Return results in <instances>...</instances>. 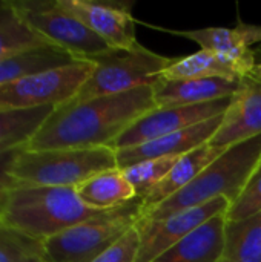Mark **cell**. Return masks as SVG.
Returning <instances> with one entry per match:
<instances>
[{
    "label": "cell",
    "instance_id": "cell-2",
    "mask_svg": "<svg viewBox=\"0 0 261 262\" xmlns=\"http://www.w3.org/2000/svg\"><path fill=\"white\" fill-rule=\"evenodd\" d=\"M134 200L122 207L100 210L86 206L74 187L11 186L0 209V224L29 238L45 241L86 221L117 216L138 206Z\"/></svg>",
    "mask_w": 261,
    "mask_h": 262
},
{
    "label": "cell",
    "instance_id": "cell-27",
    "mask_svg": "<svg viewBox=\"0 0 261 262\" xmlns=\"http://www.w3.org/2000/svg\"><path fill=\"white\" fill-rule=\"evenodd\" d=\"M138 247L140 235L137 227L134 226L94 262H135Z\"/></svg>",
    "mask_w": 261,
    "mask_h": 262
},
{
    "label": "cell",
    "instance_id": "cell-20",
    "mask_svg": "<svg viewBox=\"0 0 261 262\" xmlns=\"http://www.w3.org/2000/svg\"><path fill=\"white\" fill-rule=\"evenodd\" d=\"M74 61H78V58L57 46H40L17 52L0 60V84H6L48 69L71 64Z\"/></svg>",
    "mask_w": 261,
    "mask_h": 262
},
{
    "label": "cell",
    "instance_id": "cell-17",
    "mask_svg": "<svg viewBox=\"0 0 261 262\" xmlns=\"http://www.w3.org/2000/svg\"><path fill=\"white\" fill-rule=\"evenodd\" d=\"M226 213H218L152 262H218L225 247Z\"/></svg>",
    "mask_w": 261,
    "mask_h": 262
},
{
    "label": "cell",
    "instance_id": "cell-9",
    "mask_svg": "<svg viewBox=\"0 0 261 262\" xmlns=\"http://www.w3.org/2000/svg\"><path fill=\"white\" fill-rule=\"evenodd\" d=\"M229 207L231 203L226 198H217L206 204L174 213L160 221H146L138 218L135 227L140 235V247L135 262H152L157 259L162 253L183 241L205 223L218 213L228 212Z\"/></svg>",
    "mask_w": 261,
    "mask_h": 262
},
{
    "label": "cell",
    "instance_id": "cell-28",
    "mask_svg": "<svg viewBox=\"0 0 261 262\" xmlns=\"http://www.w3.org/2000/svg\"><path fill=\"white\" fill-rule=\"evenodd\" d=\"M18 150L20 149L0 152V209H2V204H3V200H5V195H6L8 189L12 186L11 167H12V163H14Z\"/></svg>",
    "mask_w": 261,
    "mask_h": 262
},
{
    "label": "cell",
    "instance_id": "cell-12",
    "mask_svg": "<svg viewBox=\"0 0 261 262\" xmlns=\"http://www.w3.org/2000/svg\"><path fill=\"white\" fill-rule=\"evenodd\" d=\"M258 135H261V83L248 75L231 97V104L209 144L228 149Z\"/></svg>",
    "mask_w": 261,
    "mask_h": 262
},
{
    "label": "cell",
    "instance_id": "cell-14",
    "mask_svg": "<svg viewBox=\"0 0 261 262\" xmlns=\"http://www.w3.org/2000/svg\"><path fill=\"white\" fill-rule=\"evenodd\" d=\"M242 80L226 78H194V80H162L154 86L157 107H177L209 103L231 98L240 88Z\"/></svg>",
    "mask_w": 261,
    "mask_h": 262
},
{
    "label": "cell",
    "instance_id": "cell-24",
    "mask_svg": "<svg viewBox=\"0 0 261 262\" xmlns=\"http://www.w3.org/2000/svg\"><path fill=\"white\" fill-rule=\"evenodd\" d=\"M180 157H166V158H154L137 163L131 167L120 169L128 181L132 184L135 195L138 200H145L158 183H162L166 175L171 172L174 164Z\"/></svg>",
    "mask_w": 261,
    "mask_h": 262
},
{
    "label": "cell",
    "instance_id": "cell-19",
    "mask_svg": "<svg viewBox=\"0 0 261 262\" xmlns=\"http://www.w3.org/2000/svg\"><path fill=\"white\" fill-rule=\"evenodd\" d=\"M75 192L86 206L100 210L122 207L137 200L132 184L118 167L91 177L77 186Z\"/></svg>",
    "mask_w": 261,
    "mask_h": 262
},
{
    "label": "cell",
    "instance_id": "cell-3",
    "mask_svg": "<svg viewBox=\"0 0 261 262\" xmlns=\"http://www.w3.org/2000/svg\"><path fill=\"white\" fill-rule=\"evenodd\" d=\"M261 158V135L228 147L189 186L162 204L143 212L142 220L160 221L182 210L226 198L231 204L240 196Z\"/></svg>",
    "mask_w": 261,
    "mask_h": 262
},
{
    "label": "cell",
    "instance_id": "cell-22",
    "mask_svg": "<svg viewBox=\"0 0 261 262\" xmlns=\"http://www.w3.org/2000/svg\"><path fill=\"white\" fill-rule=\"evenodd\" d=\"M55 106L0 112V152L23 149L45 124Z\"/></svg>",
    "mask_w": 261,
    "mask_h": 262
},
{
    "label": "cell",
    "instance_id": "cell-16",
    "mask_svg": "<svg viewBox=\"0 0 261 262\" xmlns=\"http://www.w3.org/2000/svg\"><path fill=\"white\" fill-rule=\"evenodd\" d=\"M226 149L211 146L209 143L182 155L166 178L157 184V187L143 200L142 203V213L162 204L163 201L169 200L172 195L183 190L189 186L211 163H214ZM140 213V215H142Z\"/></svg>",
    "mask_w": 261,
    "mask_h": 262
},
{
    "label": "cell",
    "instance_id": "cell-26",
    "mask_svg": "<svg viewBox=\"0 0 261 262\" xmlns=\"http://www.w3.org/2000/svg\"><path fill=\"white\" fill-rule=\"evenodd\" d=\"M261 212V158L240 196L231 204L226 220L242 221Z\"/></svg>",
    "mask_w": 261,
    "mask_h": 262
},
{
    "label": "cell",
    "instance_id": "cell-7",
    "mask_svg": "<svg viewBox=\"0 0 261 262\" xmlns=\"http://www.w3.org/2000/svg\"><path fill=\"white\" fill-rule=\"evenodd\" d=\"M14 5L32 31L78 60H91L112 49L78 18L58 8L55 0H17Z\"/></svg>",
    "mask_w": 261,
    "mask_h": 262
},
{
    "label": "cell",
    "instance_id": "cell-1",
    "mask_svg": "<svg viewBox=\"0 0 261 262\" xmlns=\"http://www.w3.org/2000/svg\"><path fill=\"white\" fill-rule=\"evenodd\" d=\"M155 107L154 86L57 106L25 149H112L125 130Z\"/></svg>",
    "mask_w": 261,
    "mask_h": 262
},
{
    "label": "cell",
    "instance_id": "cell-18",
    "mask_svg": "<svg viewBox=\"0 0 261 262\" xmlns=\"http://www.w3.org/2000/svg\"><path fill=\"white\" fill-rule=\"evenodd\" d=\"M248 77L234 61L212 51L200 49L188 57L175 58L160 75L162 80H194V78H226L243 80Z\"/></svg>",
    "mask_w": 261,
    "mask_h": 262
},
{
    "label": "cell",
    "instance_id": "cell-29",
    "mask_svg": "<svg viewBox=\"0 0 261 262\" xmlns=\"http://www.w3.org/2000/svg\"><path fill=\"white\" fill-rule=\"evenodd\" d=\"M255 55H257V54H255ZM251 77L255 78L257 81H260L261 83V60L260 61L257 60V63H255V66H254V69H252V72H251Z\"/></svg>",
    "mask_w": 261,
    "mask_h": 262
},
{
    "label": "cell",
    "instance_id": "cell-4",
    "mask_svg": "<svg viewBox=\"0 0 261 262\" xmlns=\"http://www.w3.org/2000/svg\"><path fill=\"white\" fill-rule=\"evenodd\" d=\"M117 169L115 150L94 149H20L12 167L14 186L77 187L91 177Z\"/></svg>",
    "mask_w": 261,
    "mask_h": 262
},
{
    "label": "cell",
    "instance_id": "cell-25",
    "mask_svg": "<svg viewBox=\"0 0 261 262\" xmlns=\"http://www.w3.org/2000/svg\"><path fill=\"white\" fill-rule=\"evenodd\" d=\"M45 261L43 241L0 224V262Z\"/></svg>",
    "mask_w": 261,
    "mask_h": 262
},
{
    "label": "cell",
    "instance_id": "cell-15",
    "mask_svg": "<svg viewBox=\"0 0 261 262\" xmlns=\"http://www.w3.org/2000/svg\"><path fill=\"white\" fill-rule=\"evenodd\" d=\"M155 29L185 37L195 41L205 51H212L218 55L226 57L228 60L234 61L246 75H251L257 63V55L248 45L240 18L235 28H203L194 31H172L162 28Z\"/></svg>",
    "mask_w": 261,
    "mask_h": 262
},
{
    "label": "cell",
    "instance_id": "cell-13",
    "mask_svg": "<svg viewBox=\"0 0 261 262\" xmlns=\"http://www.w3.org/2000/svg\"><path fill=\"white\" fill-rule=\"evenodd\" d=\"M223 115L214 117L211 120H206L203 123L194 124L188 129L165 135L162 138L148 141L140 146L126 147L115 150L117 157V167L126 169L137 163L154 160V158H166V157H182L206 143L211 141V138L218 130Z\"/></svg>",
    "mask_w": 261,
    "mask_h": 262
},
{
    "label": "cell",
    "instance_id": "cell-23",
    "mask_svg": "<svg viewBox=\"0 0 261 262\" xmlns=\"http://www.w3.org/2000/svg\"><path fill=\"white\" fill-rule=\"evenodd\" d=\"M40 46H54L29 28L14 2H0V60Z\"/></svg>",
    "mask_w": 261,
    "mask_h": 262
},
{
    "label": "cell",
    "instance_id": "cell-8",
    "mask_svg": "<svg viewBox=\"0 0 261 262\" xmlns=\"http://www.w3.org/2000/svg\"><path fill=\"white\" fill-rule=\"evenodd\" d=\"M142 206L109 218L74 226L43 241L46 262H94L114 246L140 218Z\"/></svg>",
    "mask_w": 261,
    "mask_h": 262
},
{
    "label": "cell",
    "instance_id": "cell-30",
    "mask_svg": "<svg viewBox=\"0 0 261 262\" xmlns=\"http://www.w3.org/2000/svg\"><path fill=\"white\" fill-rule=\"evenodd\" d=\"M42 262H46V261H42Z\"/></svg>",
    "mask_w": 261,
    "mask_h": 262
},
{
    "label": "cell",
    "instance_id": "cell-11",
    "mask_svg": "<svg viewBox=\"0 0 261 262\" xmlns=\"http://www.w3.org/2000/svg\"><path fill=\"white\" fill-rule=\"evenodd\" d=\"M57 6L78 18L112 49H135L140 46L135 35V20L131 2L55 0Z\"/></svg>",
    "mask_w": 261,
    "mask_h": 262
},
{
    "label": "cell",
    "instance_id": "cell-21",
    "mask_svg": "<svg viewBox=\"0 0 261 262\" xmlns=\"http://www.w3.org/2000/svg\"><path fill=\"white\" fill-rule=\"evenodd\" d=\"M218 262H261V212L242 221H226Z\"/></svg>",
    "mask_w": 261,
    "mask_h": 262
},
{
    "label": "cell",
    "instance_id": "cell-5",
    "mask_svg": "<svg viewBox=\"0 0 261 262\" xmlns=\"http://www.w3.org/2000/svg\"><path fill=\"white\" fill-rule=\"evenodd\" d=\"M155 54L140 45L135 49H111L91 58L95 64L92 74L83 83L77 95L68 101L82 103L86 100L123 94L142 86H155L162 72L174 61Z\"/></svg>",
    "mask_w": 261,
    "mask_h": 262
},
{
    "label": "cell",
    "instance_id": "cell-6",
    "mask_svg": "<svg viewBox=\"0 0 261 262\" xmlns=\"http://www.w3.org/2000/svg\"><path fill=\"white\" fill-rule=\"evenodd\" d=\"M94 68L91 60H78L0 84V112L63 106L77 95Z\"/></svg>",
    "mask_w": 261,
    "mask_h": 262
},
{
    "label": "cell",
    "instance_id": "cell-10",
    "mask_svg": "<svg viewBox=\"0 0 261 262\" xmlns=\"http://www.w3.org/2000/svg\"><path fill=\"white\" fill-rule=\"evenodd\" d=\"M231 98H222L202 104L177 106V107H155L140 120H137L128 130H125L112 144L114 150L134 147L148 141L162 138L165 135L188 129L194 124L203 123L226 112Z\"/></svg>",
    "mask_w": 261,
    "mask_h": 262
}]
</instances>
